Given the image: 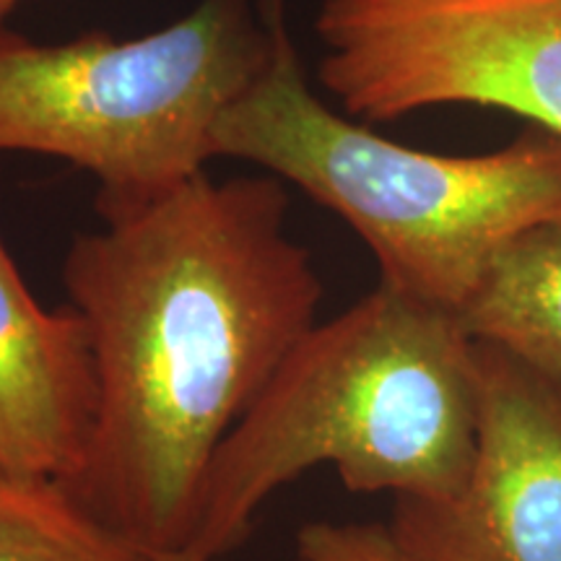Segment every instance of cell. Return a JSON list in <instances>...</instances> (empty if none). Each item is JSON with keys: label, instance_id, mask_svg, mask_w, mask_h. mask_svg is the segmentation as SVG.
<instances>
[{"label": "cell", "instance_id": "6da1fadb", "mask_svg": "<svg viewBox=\"0 0 561 561\" xmlns=\"http://www.w3.org/2000/svg\"><path fill=\"white\" fill-rule=\"evenodd\" d=\"M278 178L201 172L68 250L96 419L66 486L153 559L191 546L203 481L227 434L318 325L312 255L286 234Z\"/></svg>", "mask_w": 561, "mask_h": 561}, {"label": "cell", "instance_id": "7a4b0ae2", "mask_svg": "<svg viewBox=\"0 0 561 561\" xmlns=\"http://www.w3.org/2000/svg\"><path fill=\"white\" fill-rule=\"evenodd\" d=\"M479 432V343L455 312L380 284L318 322L210 462L185 553L219 561L284 483L333 466L343 486L445 502Z\"/></svg>", "mask_w": 561, "mask_h": 561}, {"label": "cell", "instance_id": "3957f363", "mask_svg": "<svg viewBox=\"0 0 561 561\" xmlns=\"http://www.w3.org/2000/svg\"><path fill=\"white\" fill-rule=\"evenodd\" d=\"M216 157L244 159L339 214L380 265V284L460 314L496 255L561 216V136L528 125L479 157L419 151L348 121L307 83L276 5L268 66L224 112Z\"/></svg>", "mask_w": 561, "mask_h": 561}, {"label": "cell", "instance_id": "277c9868", "mask_svg": "<svg viewBox=\"0 0 561 561\" xmlns=\"http://www.w3.org/2000/svg\"><path fill=\"white\" fill-rule=\"evenodd\" d=\"M278 0H201L164 30L34 42L0 24V151L100 182L96 210L172 191L216 159L214 133L273 55Z\"/></svg>", "mask_w": 561, "mask_h": 561}, {"label": "cell", "instance_id": "5b68a950", "mask_svg": "<svg viewBox=\"0 0 561 561\" xmlns=\"http://www.w3.org/2000/svg\"><path fill=\"white\" fill-rule=\"evenodd\" d=\"M314 30L351 117L473 104L561 136V0H322Z\"/></svg>", "mask_w": 561, "mask_h": 561}, {"label": "cell", "instance_id": "8992f818", "mask_svg": "<svg viewBox=\"0 0 561 561\" xmlns=\"http://www.w3.org/2000/svg\"><path fill=\"white\" fill-rule=\"evenodd\" d=\"M479 343V432L445 502L396 500L388 525L413 561H561V388Z\"/></svg>", "mask_w": 561, "mask_h": 561}, {"label": "cell", "instance_id": "52a82bcc", "mask_svg": "<svg viewBox=\"0 0 561 561\" xmlns=\"http://www.w3.org/2000/svg\"><path fill=\"white\" fill-rule=\"evenodd\" d=\"M96 419L87 325L45 310L0 240V468L73 481Z\"/></svg>", "mask_w": 561, "mask_h": 561}, {"label": "cell", "instance_id": "ba28073f", "mask_svg": "<svg viewBox=\"0 0 561 561\" xmlns=\"http://www.w3.org/2000/svg\"><path fill=\"white\" fill-rule=\"evenodd\" d=\"M458 318L476 341L507 351L561 388V216L517 234Z\"/></svg>", "mask_w": 561, "mask_h": 561}, {"label": "cell", "instance_id": "9c48e42d", "mask_svg": "<svg viewBox=\"0 0 561 561\" xmlns=\"http://www.w3.org/2000/svg\"><path fill=\"white\" fill-rule=\"evenodd\" d=\"M0 561H159L66 483L0 468Z\"/></svg>", "mask_w": 561, "mask_h": 561}, {"label": "cell", "instance_id": "30bf717a", "mask_svg": "<svg viewBox=\"0 0 561 561\" xmlns=\"http://www.w3.org/2000/svg\"><path fill=\"white\" fill-rule=\"evenodd\" d=\"M301 561H413L388 525L312 523L299 530Z\"/></svg>", "mask_w": 561, "mask_h": 561}, {"label": "cell", "instance_id": "8fae6325", "mask_svg": "<svg viewBox=\"0 0 561 561\" xmlns=\"http://www.w3.org/2000/svg\"><path fill=\"white\" fill-rule=\"evenodd\" d=\"M21 0H0V24H3V19L9 16V13L16 9Z\"/></svg>", "mask_w": 561, "mask_h": 561}, {"label": "cell", "instance_id": "7c38bea8", "mask_svg": "<svg viewBox=\"0 0 561 561\" xmlns=\"http://www.w3.org/2000/svg\"><path fill=\"white\" fill-rule=\"evenodd\" d=\"M159 561H198L195 557H191V553H174V557H164V559H159Z\"/></svg>", "mask_w": 561, "mask_h": 561}]
</instances>
